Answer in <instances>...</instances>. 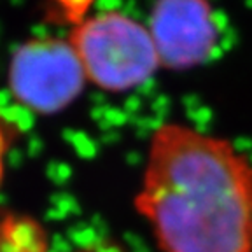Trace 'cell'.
Listing matches in <instances>:
<instances>
[{
	"label": "cell",
	"instance_id": "cell-1",
	"mask_svg": "<svg viewBox=\"0 0 252 252\" xmlns=\"http://www.w3.org/2000/svg\"><path fill=\"white\" fill-rule=\"evenodd\" d=\"M135 207L161 252H252V163L228 138L159 125Z\"/></svg>",
	"mask_w": 252,
	"mask_h": 252
},
{
	"label": "cell",
	"instance_id": "cell-2",
	"mask_svg": "<svg viewBox=\"0 0 252 252\" xmlns=\"http://www.w3.org/2000/svg\"><path fill=\"white\" fill-rule=\"evenodd\" d=\"M68 42L88 84L105 91L135 90L161 67L147 25L119 11L84 16L74 23Z\"/></svg>",
	"mask_w": 252,
	"mask_h": 252
},
{
	"label": "cell",
	"instance_id": "cell-3",
	"mask_svg": "<svg viewBox=\"0 0 252 252\" xmlns=\"http://www.w3.org/2000/svg\"><path fill=\"white\" fill-rule=\"evenodd\" d=\"M88 81L68 39L40 37L21 44L9 63V90L35 114L65 110Z\"/></svg>",
	"mask_w": 252,
	"mask_h": 252
},
{
	"label": "cell",
	"instance_id": "cell-4",
	"mask_svg": "<svg viewBox=\"0 0 252 252\" xmlns=\"http://www.w3.org/2000/svg\"><path fill=\"white\" fill-rule=\"evenodd\" d=\"M161 67L193 68L217 46L216 14L209 0H156L147 23Z\"/></svg>",
	"mask_w": 252,
	"mask_h": 252
},
{
	"label": "cell",
	"instance_id": "cell-5",
	"mask_svg": "<svg viewBox=\"0 0 252 252\" xmlns=\"http://www.w3.org/2000/svg\"><path fill=\"white\" fill-rule=\"evenodd\" d=\"M55 2L74 23L88 16V11L93 4V0H55Z\"/></svg>",
	"mask_w": 252,
	"mask_h": 252
},
{
	"label": "cell",
	"instance_id": "cell-6",
	"mask_svg": "<svg viewBox=\"0 0 252 252\" xmlns=\"http://www.w3.org/2000/svg\"><path fill=\"white\" fill-rule=\"evenodd\" d=\"M7 149H9V138L7 131L2 125H0V186L4 181L5 173V158H7Z\"/></svg>",
	"mask_w": 252,
	"mask_h": 252
},
{
	"label": "cell",
	"instance_id": "cell-7",
	"mask_svg": "<svg viewBox=\"0 0 252 252\" xmlns=\"http://www.w3.org/2000/svg\"><path fill=\"white\" fill-rule=\"evenodd\" d=\"M81 252H100V251H81Z\"/></svg>",
	"mask_w": 252,
	"mask_h": 252
}]
</instances>
